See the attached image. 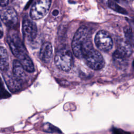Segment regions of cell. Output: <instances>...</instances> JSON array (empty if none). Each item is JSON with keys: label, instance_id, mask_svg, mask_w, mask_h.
Masks as SVG:
<instances>
[{"label": "cell", "instance_id": "6da1fadb", "mask_svg": "<svg viewBox=\"0 0 134 134\" xmlns=\"http://www.w3.org/2000/svg\"><path fill=\"white\" fill-rule=\"evenodd\" d=\"M72 48L74 56L80 59L83 58L88 51L94 48L87 27L82 26L77 30L72 40Z\"/></svg>", "mask_w": 134, "mask_h": 134}, {"label": "cell", "instance_id": "7a4b0ae2", "mask_svg": "<svg viewBox=\"0 0 134 134\" xmlns=\"http://www.w3.org/2000/svg\"><path fill=\"white\" fill-rule=\"evenodd\" d=\"M8 42L13 54L18 59L25 70L28 72H33L35 71L34 63L19 36L14 33L10 35Z\"/></svg>", "mask_w": 134, "mask_h": 134}, {"label": "cell", "instance_id": "3957f363", "mask_svg": "<svg viewBox=\"0 0 134 134\" xmlns=\"http://www.w3.org/2000/svg\"><path fill=\"white\" fill-rule=\"evenodd\" d=\"M73 61L72 54L67 48L60 49L56 54L55 64L57 68L62 71H70L73 65Z\"/></svg>", "mask_w": 134, "mask_h": 134}, {"label": "cell", "instance_id": "277c9868", "mask_svg": "<svg viewBox=\"0 0 134 134\" xmlns=\"http://www.w3.org/2000/svg\"><path fill=\"white\" fill-rule=\"evenodd\" d=\"M87 66L94 70L102 69L105 65L104 59L98 50L93 48L88 51L83 57Z\"/></svg>", "mask_w": 134, "mask_h": 134}, {"label": "cell", "instance_id": "5b68a950", "mask_svg": "<svg viewBox=\"0 0 134 134\" xmlns=\"http://www.w3.org/2000/svg\"><path fill=\"white\" fill-rule=\"evenodd\" d=\"M52 0H35L30 12V16L34 20H39L45 16L49 10Z\"/></svg>", "mask_w": 134, "mask_h": 134}, {"label": "cell", "instance_id": "8992f818", "mask_svg": "<svg viewBox=\"0 0 134 134\" xmlns=\"http://www.w3.org/2000/svg\"><path fill=\"white\" fill-rule=\"evenodd\" d=\"M95 43L99 49L104 52L111 50L113 46V41L111 36L105 30H100L97 34Z\"/></svg>", "mask_w": 134, "mask_h": 134}, {"label": "cell", "instance_id": "52a82bcc", "mask_svg": "<svg viewBox=\"0 0 134 134\" xmlns=\"http://www.w3.org/2000/svg\"><path fill=\"white\" fill-rule=\"evenodd\" d=\"M132 53L130 44L126 41H121L119 42L118 48L114 52L113 57L114 61L118 64L125 61Z\"/></svg>", "mask_w": 134, "mask_h": 134}, {"label": "cell", "instance_id": "ba28073f", "mask_svg": "<svg viewBox=\"0 0 134 134\" xmlns=\"http://www.w3.org/2000/svg\"><path fill=\"white\" fill-rule=\"evenodd\" d=\"M0 18L3 23L9 27L15 26L18 21L16 11L10 8H5L0 12Z\"/></svg>", "mask_w": 134, "mask_h": 134}, {"label": "cell", "instance_id": "9c48e42d", "mask_svg": "<svg viewBox=\"0 0 134 134\" xmlns=\"http://www.w3.org/2000/svg\"><path fill=\"white\" fill-rule=\"evenodd\" d=\"M23 34L24 38L28 41L34 40L37 34V28L35 23L28 19L24 20L23 22Z\"/></svg>", "mask_w": 134, "mask_h": 134}, {"label": "cell", "instance_id": "30bf717a", "mask_svg": "<svg viewBox=\"0 0 134 134\" xmlns=\"http://www.w3.org/2000/svg\"><path fill=\"white\" fill-rule=\"evenodd\" d=\"M53 56V47L49 42L43 43L41 47L39 53L40 59L44 63H48Z\"/></svg>", "mask_w": 134, "mask_h": 134}, {"label": "cell", "instance_id": "8fae6325", "mask_svg": "<svg viewBox=\"0 0 134 134\" xmlns=\"http://www.w3.org/2000/svg\"><path fill=\"white\" fill-rule=\"evenodd\" d=\"M13 72L14 77L19 82L23 81L25 79V69L21 62L17 60H15L13 62Z\"/></svg>", "mask_w": 134, "mask_h": 134}, {"label": "cell", "instance_id": "7c38bea8", "mask_svg": "<svg viewBox=\"0 0 134 134\" xmlns=\"http://www.w3.org/2000/svg\"><path fill=\"white\" fill-rule=\"evenodd\" d=\"M9 66V55L7 49L0 46V70L7 71Z\"/></svg>", "mask_w": 134, "mask_h": 134}, {"label": "cell", "instance_id": "4fadbf2b", "mask_svg": "<svg viewBox=\"0 0 134 134\" xmlns=\"http://www.w3.org/2000/svg\"><path fill=\"white\" fill-rule=\"evenodd\" d=\"M42 129L43 131L48 133H61L62 132L60 129L49 123H44L42 125Z\"/></svg>", "mask_w": 134, "mask_h": 134}, {"label": "cell", "instance_id": "5bb4252c", "mask_svg": "<svg viewBox=\"0 0 134 134\" xmlns=\"http://www.w3.org/2000/svg\"><path fill=\"white\" fill-rule=\"evenodd\" d=\"M124 34L128 42L134 46V31L130 27H126L124 29Z\"/></svg>", "mask_w": 134, "mask_h": 134}, {"label": "cell", "instance_id": "9a60e30c", "mask_svg": "<svg viewBox=\"0 0 134 134\" xmlns=\"http://www.w3.org/2000/svg\"><path fill=\"white\" fill-rule=\"evenodd\" d=\"M19 81L14 78H10L7 80V84L11 91L16 90L19 88Z\"/></svg>", "mask_w": 134, "mask_h": 134}, {"label": "cell", "instance_id": "2e32d148", "mask_svg": "<svg viewBox=\"0 0 134 134\" xmlns=\"http://www.w3.org/2000/svg\"><path fill=\"white\" fill-rule=\"evenodd\" d=\"M109 6L111 9H112V10H113L115 11H116L118 13L124 14L127 13V12L126 11V10L125 9H124L122 7H119L116 3H115L114 2L112 1V0H109Z\"/></svg>", "mask_w": 134, "mask_h": 134}, {"label": "cell", "instance_id": "e0dca14e", "mask_svg": "<svg viewBox=\"0 0 134 134\" xmlns=\"http://www.w3.org/2000/svg\"><path fill=\"white\" fill-rule=\"evenodd\" d=\"M11 97V94L6 90L5 88L3 82L0 78V99H8Z\"/></svg>", "mask_w": 134, "mask_h": 134}, {"label": "cell", "instance_id": "ac0fdd59", "mask_svg": "<svg viewBox=\"0 0 134 134\" xmlns=\"http://www.w3.org/2000/svg\"><path fill=\"white\" fill-rule=\"evenodd\" d=\"M112 133L113 134H129L120 129H118L116 128H113L112 129Z\"/></svg>", "mask_w": 134, "mask_h": 134}, {"label": "cell", "instance_id": "d6986e66", "mask_svg": "<svg viewBox=\"0 0 134 134\" xmlns=\"http://www.w3.org/2000/svg\"><path fill=\"white\" fill-rule=\"evenodd\" d=\"M9 0H0V6L1 7H6L9 4Z\"/></svg>", "mask_w": 134, "mask_h": 134}, {"label": "cell", "instance_id": "ffe728a7", "mask_svg": "<svg viewBox=\"0 0 134 134\" xmlns=\"http://www.w3.org/2000/svg\"><path fill=\"white\" fill-rule=\"evenodd\" d=\"M3 26L2 25V23L0 21V38H2V37L3 36Z\"/></svg>", "mask_w": 134, "mask_h": 134}, {"label": "cell", "instance_id": "44dd1931", "mask_svg": "<svg viewBox=\"0 0 134 134\" xmlns=\"http://www.w3.org/2000/svg\"><path fill=\"white\" fill-rule=\"evenodd\" d=\"M59 14V11L58 10H54L53 12V15L54 16H57Z\"/></svg>", "mask_w": 134, "mask_h": 134}]
</instances>
